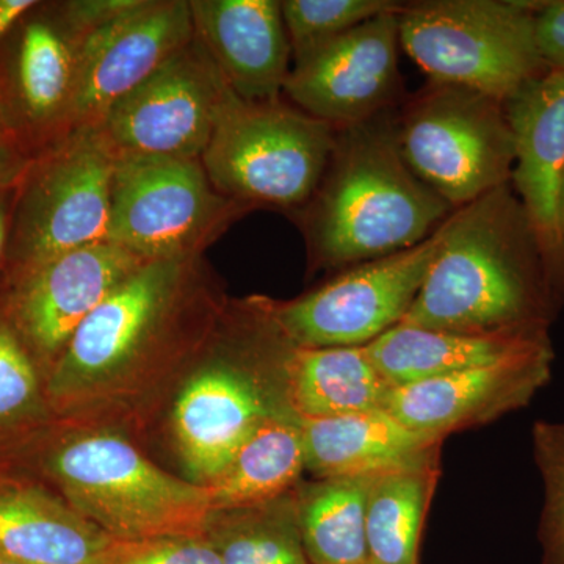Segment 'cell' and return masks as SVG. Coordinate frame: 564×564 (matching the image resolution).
Masks as SVG:
<instances>
[{"label": "cell", "mask_w": 564, "mask_h": 564, "mask_svg": "<svg viewBox=\"0 0 564 564\" xmlns=\"http://www.w3.org/2000/svg\"><path fill=\"white\" fill-rule=\"evenodd\" d=\"M40 6L11 33L9 63L0 69V102L32 158L68 133L85 39L66 22L61 7Z\"/></svg>", "instance_id": "cell-15"}, {"label": "cell", "mask_w": 564, "mask_h": 564, "mask_svg": "<svg viewBox=\"0 0 564 564\" xmlns=\"http://www.w3.org/2000/svg\"><path fill=\"white\" fill-rule=\"evenodd\" d=\"M115 161L98 128L74 129L32 159L14 198L3 262L9 278L63 252L109 242Z\"/></svg>", "instance_id": "cell-7"}, {"label": "cell", "mask_w": 564, "mask_h": 564, "mask_svg": "<svg viewBox=\"0 0 564 564\" xmlns=\"http://www.w3.org/2000/svg\"><path fill=\"white\" fill-rule=\"evenodd\" d=\"M552 347L549 332L463 334L397 325L366 345L375 369L392 388L491 366Z\"/></svg>", "instance_id": "cell-22"}, {"label": "cell", "mask_w": 564, "mask_h": 564, "mask_svg": "<svg viewBox=\"0 0 564 564\" xmlns=\"http://www.w3.org/2000/svg\"><path fill=\"white\" fill-rule=\"evenodd\" d=\"M440 456L372 478L366 511L369 564H419L423 525L441 477Z\"/></svg>", "instance_id": "cell-25"}, {"label": "cell", "mask_w": 564, "mask_h": 564, "mask_svg": "<svg viewBox=\"0 0 564 564\" xmlns=\"http://www.w3.org/2000/svg\"><path fill=\"white\" fill-rule=\"evenodd\" d=\"M293 491L262 507L214 514L207 538L223 564H311L296 524Z\"/></svg>", "instance_id": "cell-27"}, {"label": "cell", "mask_w": 564, "mask_h": 564, "mask_svg": "<svg viewBox=\"0 0 564 564\" xmlns=\"http://www.w3.org/2000/svg\"><path fill=\"white\" fill-rule=\"evenodd\" d=\"M0 564H28L18 562V560L9 558V556L0 555Z\"/></svg>", "instance_id": "cell-38"}, {"label": "cell", "mask_w": 564, "mask_h": 564, "mask_svg": "<svg viewBox=\"0 0 564 564\" xmlns=\"http://www.w3.org/2000/svg\"><path fill=\"white\" fill-rule=\"evenodd\" d=\"M395 126L411 172L455 210L511 182L514 135L500 99L430 82L397 113Z\"/></svg>", "instance_id": "cell-8"}, {"label": "cell", "mask_w": 564, "mask_h": 564, "mask_svg": "<svg viewBox=\"0 0 564 564\" xmlns=\"http://www.w3.org/2000/svg\"><path fill=\"white\" fill-rule=\"evenodd\" d=\"M397 111L337 129L325 176L302 209L317 267L345 270L425 242L455 209L403 161Z\"/></svg>", "instance_id": "cell-3"}, {"label": "cell", "mask_w": 564, "mask_h": 564, "mask_svg": "<svg viewBox=\"0 0 564 564\" xmlns=\"http://www.w3.org/2000/svg\"><path fill=\"white\" fill-rule=\"evenodd\" d=\"M195 40L191 0H140L82 40L68 132L98 128L115 104Z\"/></svg>", "instance_id": "cell-13"}, {"label": "cell", "mask_w": 564, "mask_h": 564, "mask_svg": "<svg viewBox=\"0 0 564 564\" xmlns=\"http://www.w3.org/2000/svg\"><path fill=\"white\" fill-rule=\"evenodd\" d=\"M304 467L323 478L372 477L441 454L443 440L404 426L384 410L299 419Z\"/></svg>", "instance_id": "cell-21"}, {"label": "cell", "mask_w": 564, "mask_h": 564, "mask_svg": "<svg viewBox=\"0 0 564 564\" xmlns=\"http://www.w3.org/2000/svg\"><path fill=\"white\" fill-rule=\"evenodd\" d=\"M251 210L215 191L199 159L117 154L107 240L147 262L193 258Z\"/></svg>", "instance_id": "cell-9"}, {"label": "cell", "mask_w": 564, "mask_h": 564, "mask_svg": "<svg viewBox=\"0 0 564 564\" xmlns=\"http://www.w3.org/2000/svg\"><path fill=\"white\" fill-rule=\"evenodd\" d=\"M400 7L402 3L391 0H284L281 2L282 20L293 66L310 61L362 22Z\"/></svg>", "instance_id": "cell-29"}, {"label": "cell", "mask_w": 564, "mask_h": 564, "mask_svg": "<svg viewBox=\"0 0 564 564\" xmlns=\"http://www.w3.org/2000/svg\"><path fill=\"white\" fill-rule=\"evenodd\" d=\"M195 39L234 95L273 101L291 76L292 51L276 0H191Z\"/></svg>", "instance_id": "cell-19"}, {"label": "cell", "mask_w": 564, "mask_h": 564, "mask_svg": "<svg viewBox=\"0 0 564 564\" xmlns=\"http://www.w3.org/2000/svg\"><path fill=\"white\" fill-rule=\"evenodd\" d=\"M32 159L0 102V191L17 188Z\"/></svg>", "instance_id": "cell-33"}, {"label": "cell", "mask_w": 564, "mask_h": 564, "mask_svg": "<svg viewBox=\"0 0 564 564\" xmlns=\"http://www.w3.org/2000/svg\"><path fill=\"white\" fill-rule=\"evenodd\" d=\"M140 0H70L61 3L66 22L80 35L106 28L139 6Z\"/></svg>", "instance_id": "cell-32"}, {"label": "cell", "mask_w": 564, "mask_h": 564, "mask_svg": "<svg viewBox=\"0 0 564 564\" xmlns=\"http://www.w3.org/2000/svg\"><path fill=\"white\" fill-rule=\"evenodd\" d=\"M373 477L323 478L296 486V524L311 564H369L366 511Z\"/></svg>", "instance_id": "cell-26"}, {"label": "cell", "mask_w": 564, "mask_h": 564, "mask_svg": "<svg viewBox=\"0 0 564 564\" xmlns=\"http://www.w3.org/2000/svg\"><path fill=\"white\" fill-rule=\"evenodd\" d=\"M143 259L111 242L90 245L9 278L3 315L44 378L82 323Z\"/></svg>", "instance_id": "cell-11"}, {"label": "cell", "mask_w": 564, "mask_h": 564, "mask_svg": "<svg viewBox=\"0 0 564 564\" xmlns=\"http://www.w3.org/2000/svg\"><path fill=\"white\" fill-rule=\"evenodd\" d=\"M229 91L195 39L115 104L98 129L117 154L202 159Z\"/></svg>", "instance_id": "cell-12"}, {"label": "cell", "mask_w": 564, "mask_h": 564, "mask_svg": "<svg viewBox=\"0 0 564 564\" xmlns=\"http://www.w3.org/2000/svg\"><path fill=\"white\" fill-rule=\"evenodd\" d=\"M514 135L511 185L532 223L564 306V236L558 221L564 169V70L549 69L505 101Z\"/></svg>", "instance_id": "cell-17"}, {"label": "cell", "mask_w": 564, "mask_h": 564, "mask_svg": "<svg viewBox=\"0 0 564 564\" xmlns=\"http://www.w3.org/2000/svg\"><path fill=\"white\" fill-rule=\"evenodd\" d=\"M254 367L218 362L193 375L174 404V436L196 485L209 486L267 415L273 402Z\"/></svg>", "instance_id": "cell-18"}, {"label": "cell", "mask_w": 564, "mask_h": 564, "mask_svg": "<svg viewBox=\"0 0 564 564\" xmlns=\"http://www.w3.org/2000/svg\"><path fill=\"white\" fill-rule=\"evenodd\" d=\"M441 228L425 242L348 267L292 302L252 299L270 329L292 347H366L402 323L440 250Z\"/></svg>", "instance_id": "cell-10"}, {"label": "cell", "mask_w": 564, "mask_h": 564, "mask_svg": "<svg viewBox=\"0 0 564 564\" xmlns=\"http://www.w3.org/2000/svg\"><path fill=\"white\" fill-rule=\"evenodd\" d=\"M336 133L281 99L245 101L229 91L199 161L228 198L252 209L302 210L325 176Z\"/></svg>", "instance_id": "cell-5"}, {"label": "cell", "mask_w": 564, "mask_h": 564, "mask_svg": "<svg viewBox=\"0 0 564 564\" xmlns=\"http://www.w3.org/2000/svg\"><path fill=\"white\" fill-rule=\"evenodd\" d=\"M558 221H560V229H562V232L564 236V169H563V173H562V181H560Z\"/></svg>", "instance_id": "cell-37"}, {"label": "cell", "mask_w": 564, "mask_h": 564, "mask_svg": "<svg viewBox=\"0 0 564 564\" xmlns=\"http://www.w3.org/2000/svg\"><path fill=\"white\" fill-rule=\"evenodd\" d=\"M113 541L47 486L0 469V555L28 564H101Z\"/></svg>", "instance_id": "cell-20"}, {"label": "cell", "mask_w": 564, "mask_h": 564, "mask_svg": "<svg viewBox=\"0 0 564 564\" xmlns=\"http://www.w3.org/2000/svg\"><path fill=\"white\" fill-rule=\"evenodd\" d=\"M199 258L143 263L82 323L44 378L54 421L124 413L212 343L225 306Z\"/></svg>", "instance_id": "cell-1"}, {"label": "cell", "mask_w": 564, "mask_h": 564, "mask_svg": "<svg viewBox=\"0 0 564 564\" xmlns=\"http://www.w3.org/2000/svg\"><path fill=\"white\" fill-rule=\"evenodd\" d=\"M554 347L444 377L397 386L383 410L408 429L444 440L522 410L551 381Z\"/></svg>", "instance_id": "cell-16"}, {"label": "cell", "mask_w": 564, "mask_h": 564, "mask_svg": "<svg viewBox=\"0 0 564 564\" xmlns=\"http://www.w3.org/2000/svg\"><path fill=\"white\" fill-rule=\"evenodd\" d=\"M400 325L432 332H549L563 304L511 182L456 209Z\"/></svg>", "instance_id": "cell-2"}, {"label": "cell", "mask_w": 564, "mask_h": 564, "mask_svg": "<svg viewBox=\"0 0 564 564\" xmlns=\"http://www.w3.org/2000/svg\"><path fill=\"white\" fill-rule=\"evenodd\" d=\"M304 445L299 419L289 410L267 415L207 488L217 513L250 510L288 496L299 486Z\"/></svg>", "instance_id": "cell-24"}, {"label": "cell", "mask_w": 564, "mask_h": 564, "mask_svg": "<svg viewBox=\"0 0 564 564\" xmlns=\"http://www.w3.org/2000/svg\"><path fill=\"white\" fill-rule=\"evenodd\" d=\"M402 7L362 22L310 61L293 66L284 87L293 106L337 129L395 110L402 91Z\"/></svg>", "instance_id": "cell-14"}, {"label": "cell", "mask_w": 564, "mask_h": 564, "mask_svg": "<svg viewBox=\"0 0 564 564\" xmlns=\"http://www.w3.org/2000/svg\"><path fill=\"white\" fill-rule=\"evenodd\" d=\"M50 429L11 464L28 463L73 510L111 540L207 533L214 518L207 486L165 473L117 434L73 429L52 436Z\"/></svg>", "instance_id": "cell-4"}, {"label": "cell", "mask_w": 564, "mask_h": 564, "mask_svg": "<svg viewBox=\"0 0 564 564\" xmlns=\"http://www.w3.org/2000/svg\"><path fill=\"white\" fill-rule=\"evenodd\" d=\"M101 564H223L206 534L113 541Z\"/></svg>", "instance_id": "cell-31"}, {"label": "cell", "mask_w": 564, "mask_h": 564, "mask_svg": "<svg viewBox=\"0 0 564 564\" xmlns=\"http://www.w3.org/2000/svg\"><path fill=\"white\" fill-rule=\"evenodd\" d=\"M545 2L429 0L399 11L400 46L437 84L507 101L549 70L534 18Z\"/></svg>", "instance_id": "cell-6"}, {"label": "cell", "mask_w": 564, "mask_h": 564, "mask_svg": "<svg viewBox=\"0 0 564 564\" xmlns=\"http://www.w3.org/2000/svg\"><path fill=\"white\" fill-rule=\"evenodd\" d=\"M538 47L551 69L564 70V0L545 2L534 18Z\"/></svg>", "instance_id": "cell-34"}, {"label": "cell", "mask_w": 564, "mask_h": 564, "mask_svg": "<svg viewBox=\"0 0 564 564\" xmlns=\"http://www.w3.org/2000/svg\"><path fill=\"white\" fill-rule=\"evenodd\" d=\"M52 421L43 375L0 314V469L9 467Z\"/></svg>", "instance_id": "cell-28"}, {"label": "cell", "mask_w": 564, "mask_h": 564, "mask_svg": "<svg viewBox=\"0 0 564 564\" xmlns=\"http://www.w3.org/2000/svg\"><path fill=\"white\" fill-rule=\"evenodd\" d=\"M533 455L544 485L541 511V564H564V421L533 425Z\"/></svg>", "instance_id": "cell-30"}, {"label": "cell", "mask_w": 564, "mask_h": 564, "mask_svg": "<svg viewBox=\"0 0 564 564\" xmlns=\"http://www.w3.org/2000/svg\"><path fill=\"white\" fill-rule=\"evenodd\" d=\"M278 377L284 404L296 419L383 410L392 389L366 347H292L281 340Z\"/></svg>", "instance_id": "cell-23"}, {"label": "cell", "mask_w": 564, "mask_h": 564, "mask_svg": "<svg viewBox=\"0 0 564 564\" xmlns=\"http://www.w3.org/2000/svg\"><path fill=\"white\" fill-rule=\"evenodd\" d=\"M17 188L0 191V267L6 262L7 247H9L11 217H13Z\"/></svg>", "instance_id": "cell-36"}, {"label": "cell", "mask_w": 564, "mask_h": 564, "mask_svg": "<svg viewBox=\"0 0 564 564\" xmlns=\"http://www.w3.org/2000/svg\"><path fill=\"white\" fill-rule=\"evenodd\" d=\"M39 6L40 2L35 0H0V44L9 39L14 29Z\"/></svg>", "instance_id": "cell-35"}]
</instances>
